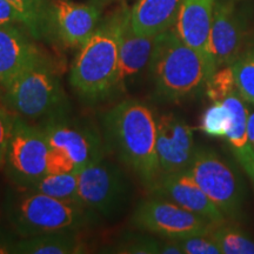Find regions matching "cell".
<instances>
[{
    "label": "cell",
    "mask_w": 254,
    "mask_h": 254,
    "mask_svg": "<svg viewBox=\"0 0 254 254\" xmlns=\"http://www.w3.org/2000/svg\"><path fill=\"white\" fill-rule=\"evenodd\" d=\"M106 145L148 190L161 177L157 154V119L147 105L127 99L104 116Z\"/></svg>",
    "instance_id": "obj_1"
},
{
    "label": "cell",
    "mask_w": 254,
    "mask_h": 254,
    "mask_svg": "<svg viewBox=\"0 0 254 254\" xmlns=\"http://www.w3.org/2000/svg\"><path fill=\"white\" fill-rule=\"evenodd\" d=\"M124 9H118L98 25L73 62L69 84L88 103L103 100L117 91L119 32Z\"/></svg>",
    "instance_id": "obj_2"
},
{
    "label": "cell",
    "mask_w": 254,
    "mask_h": 254,
    "mask_svg": "<svg viewBox=\"0 0 254 254\" xmlns=\"http://www.w3.org/2000/svg\"><path fill=\"white\" fill-rule=\"evenodd\" d=\"M148 69L155 92L171 101L196 94L211 77L206 59L184 43L173 28L158 36Z\"/></svg>",
    "instance_id": "obj_3"
},
{
    "label": "cell",
    "mask_w": 254,
    "mask_h": 254,
    "mask_svg": "<svg viewBox=\"0 0 254 254\" xmlns=\"http://www.w3.org/2000/svg\"><path fill=\"white\" fill-rule=\"evenodd\" d=\"M9 207V217L21 237L73 232L92 220V213L79 202L19 189Z\"/></svg>",
    "instance_id": "obj_4"
},
{
    "label": "cell",
    "mask_w": 254,
    "mask_h": 254,
    "mask_svg": "<svg viewBox=\"0 0 254 254\" xmlns=\"http://www.w3.org/2000/svg\"><path fill=\"white\" fill-rule=\"evenodd\" d=\"M5 91L8 106L21 118L51 119L63 114L65 93L45 57L19 73Z\"/></svg>",
    "instance_id": "obj_5"
},
{
    "label": "cell",
    "mask_w": 254,
    "mask_h": 254,
    "mask_svg": "<svg viewBox=\"0 0 254 254\" xmlns=\"http://www.w3.org/2000/svg\"><path fill=\"white\" fill-rule=\"evenodd\" d=\"M43 131L50 146L47 173L75 172L104 158L99 135L90 127L64 119L63 114L51 118Z\"/></svg>",
    "instance_id": "obj_6"
},
{
    "label": "cell",
    "mask_w": 254,
    "mask_h": 254,
    "mask_svg": "<svg viewBox=\"0 0 254 254\" xmlns=\"http://www.w3.org/2000/svg\"><path fill=\"white\" fill-rule=\"evenodd\" d=\"M186 170L226 219L237 220L243 215L245 204L243 180L217 152L196 147Z\"/></svg>",
    "instance_id": "obj_7"
},
{
    "label": "cell",
    "mask_w": 254,
    "mask_h": 254,
    "mask_svg": "<svg viewBox=\"0 0 254 254\" xmlns=\"http://www.w3.org/2000/svg\"><path fill=\"white\" fill-rule=\"evenodd\" d=\"M128 183L116 164L104 158L82 167L78 173V200L93 214L118 215L128 201Z\"/></svg>",
    "instance_id": "obj_8"
},
{
    "label": "cell",
    "mask_w": 254,
    "mask_h": 254,
    "mask_svg": "<svg viewBox=\"0 0 254 254\" xmlns=\"http://www.w3.org/2000/svg\"><path fill=\"white\" fill-rule=\"evenodd\" d=\"M132 224L164 239H183L207 234L215 222L170 200L153 195L139 202L132 215Z\"/></svg>",
    "instance_id": "obj_9"
},
{
    "label": "cell",
    "mask_w": 254,
    "mask_h": 254,
    "mask_svg": "<svg viewBox=\"0 0 254 254\" xmlns=\"http://www.w3.org/2000/svg\"><path fill=\"white\" fill-rule=\"evenodd\" d=\"M50 146L43 128L14 118L5 167L19 189H30L47 173Z\"/></svg>",
    "instance_id": "obj_10"
},
{
    "label": "cell",
    "mask_w": 254,
    "mask_h": 254,
    "mask_svg": "<svg viewBox=\"0 0 254 254\" xmlns=\"http://www.w3.org/2000/svg\"><path fill=\"white\" fill-rule=\"evenodd\" d=\"M247 28L232 0H217L208 40L212 74L244 55Z\"/></svg>",
    "instance_id": "obj_11"
},
{
    "label": "cell",
    "mask_w": 254,
    "mask_h": 254,
    "mask_svg": "<svg viewBox=\"0 0 254 254\" xmlns=\"http://www.w3.org/2000/svg\"><path fill=\"white\" fill-rule=\"evenodd\" d=\"M193 128L176 114L157 119V154L161 176L186 170L195 152Z\"/></svg>",
    "instance_id": "obj_12"
},
{
    "label": "cell",
    "mask_w": 254,
    "mask_h": 254,
    "mask_svg": "<svg viewBox=\"0 0 254 254\" xmlns=\"http://www.w3.org/2000/svg\"><path fill=\"white\" fill-rule=\"evenodd\" d=\"M100 11L95 5L79 4L72 0H52L49 25L58 39L68 47H80L99 25Z\"/></svg>",
    "instance_id": "obj_13"
},
{
    "label": "cell",
    "mask_w": 254,
    "mask_h": 254,
    "mask_svg": "<svg viewBox=\"0 0 254 254\" xmlns=\"http://www.w3.org/2000/svg\"><path fill=\"white\" fill-rule=\"evenodd\" d=\"M151 192L153 195L170 200L193 213L209 219L215 224L227 220L187 170L163 174Z\"/></svg>",
    "instance_id": "obj_14"
},
{
    "label": "cell",
    "mask_w": 254,
    "mask_h": 254,
    "mask_svg": "<svg viewBox=\"0 0 254 254\" xmlns=\"http://www.w3.org/2000/svg\"><path fill=\"white\" fill-rule=\"evenodd\" d=\"M157 39L158 36L136 34L129 23V9L125 7L119 32L117 93L125 91L128 82L150 67Z\"/></svg>",
    "instance_id": "obj_15"
},
{
    "label": "cell",
    "mask_w": 254,
    "mask_h": 254,
    "mask_svg": "<svg viewBox=\"0 0 254 254\" xmlns=\"http://www.w3.org/2000/svg\"><path fill=\"white\" fill-rule=\"evenodd\" d=\"M217 0H184L172 27L184 43L199 52L208 63V40Z\"/></svg>",
    "instance_id": "obj_16"
},
{
    "label": "cell",
    "mask_w": 254,
    "mask_h": 254,
    "mask_svg": "<svg viewBox=\"0 0 254 254\" xmlns=\"http://www.w3.org/2000/svg\"><path fill=\"white\" fill-rule=\"evenodd\" d=\"M43 57L19 25L0 26V86L7 87L19 73Z\"/></svg>",
    "instance_id": "obj_17"
},
{
    "label": "cell",
    "mask_w": 254,
    "mask_h": 254,
    "mask_svg": "<svg viewBox=\"0 0 254 254\" xmlns=\"http://www.w3.org/2000/svg\"><path fill=\"white\" fill-rule=\"evenodd\" d=\"M184 0H138L129 9L132 30L139 36H159L176 24Z\"/></svg>",
    "instance_id": "obj_18"
},
{
    "label": "cell",
    "mask_w": 254,
    "mask_h": 254,
    "mask_svg": "<svg viewBox=\"0 0 254 254\" xmlns=\"http://www.w3.org/2000/svg\"><path fill=\"white\" fill-rule=\"evenodd\" d=\"M224 103L232 113V125L225 139L254 185V147L247 133L249 111L238 92L228 95Z\"/></svg>",
    "instance_id": "obj_19"
},
{
    "label": "cell",
    "mask_w": 254,
    "mask_h": 254,
    "mask_svg": "<svg viewBox=\"0 0 254 254\" xmlns=\"http://www.w3.org/2000/svg\"><path fill=\"white\" fill-rule=\"evenodd\" d=\"M12 253L21 254H77L84 253V246L72 232L25 237L11 247Z\"/></svg>",
    "instance_id": "obj_20"
},
{
    "label": "cell",
    "mask_w": 254,
    "mask_h": 254,
    "mask_svg": "<svg viewBox=\"0 0 254 254\" xmlns=\"http://www.w3.org/2000/svg\"><path fill=\"white\" fill-rule=\"evenodd\" d=\"M208 236L221 254H254V239L243 228L227 220L214 224Z\"/></svg>",
    "instance_id": "obj_21"
},
{
    "label": "cell",
    "mask_w": 254,
    "mask_h": 254,
    "mask_svg": "<svg viewBox=\"0 0 254 254\" xmlns=\"http://www.w3.org/2000/svg\"><path fill=\"white\" fill-rule=\"evenodd\" d=\"M78 173H46L41 179L34 183L30 189L34 192L53 196V198L66 200V201L79 202L78 200Z\"/></svg>",
    "instance_id": "obj_22"
},
{
    "label": "cell",
    "mask_w": 254,
    "mask_h": 254,
    "mask_svg": "<svg viewBox=\"0 0 254 254\" xmlns=\"http://www.w3.org/2000/svg\"><path fill=\"white\" fill-rule=\"evenodd\" d=\"M24 18L25 30L31 37L40 38L47 31L50 2L47 0H8Z\"/></svg>",
    "instance_id": "obj_23"
},
{
    "label": "cell",
    "mask_w": 254,
    "mask_h": 254,
    "mask_svg": "<svg viewBox=\"0 0 254 254\" xmlns=\"http://www.w3.org/2000/svg\"><path fill=\"white\" fill-rule=\"evenodd\" d=\"M232 125V113L224 101H213L202 113L199 128L211 138H226Z\"/></svg>",
    "instance_id": "obj_24"
},
{
    "label": "cell",
    "mask_w": 254,
    "mask_h": 254,
    "mask_svg": "<svg viewBox=\"0 0 254 254\" xmlns=\"http://www.w3.org/2000/svg\"><path fill=\"white\" fill-rule=\"evenodd\" d=\"M231 66L236 79L237 92L244 101L254 105V55L252 51L244 53Z\"/></svg>",
    "instance_id": "obj_25"
},
{
    "label": "cell",
    "mask_w": 254,
    "mask_h": 254,
    "mask_svg": "<svg viewBox=\"0 0 254 254\" xmlns=\"http://www.w3.org/2000/svg\"><path fill=\"white\" fill-rule=\"evenodd\" d=\"M204 90L212 103L213 101H224L228 95L237 92L236 79H234L232 66H222L213 72V74L206 81Z\"/></svg>",
    "instance_id": "obj_26"
},
{
    "label": "cell",
    "mask_w": 254,
    "mask_h": 254,
    "mask_svg": "<svg viewBox=\"0 0 254 254\" xmlns=\"http://www.w3.org/2000/svg\"><path fill=\"white\" fill-rule=\"evenodd\" d=\"M184 254H221L217 244L208 234L178 239Z\"/></svg>",
    "instance_id": "obj_27"
},
{
    "label": "cell",
    "mask_w": 254,
    "mask_h": 254,
    "mask_svg": "<svg viewBox=\"0 0 254 254\" xmlns=\"http://www.w3.org/2000/svg\"><path fill=\"white\" fill-rule=\"evenodd\" d=\"M164 240L151 239V238H140L134 241L119 247L117 252L128 254H163Z\"/></svg>",
    "instance_id": "obj_28"
},
{
    "label": "cell",
    "mask_w": 254,
    "mask_h": 254,
    "mask_svg": "<svg viewBox=\"0 0 254 254\" xmlns=\"http://www.w3.org/2000/svg\"><path fill=\"white\" fill-rule=\"evenodd\" d=\"M14 117H11L7 111L0 106V167L5 164L12 129H13Z\"/></svg>",
    "instance_id": "obj_29"
},
{
    "label": "cell",
    "mask_w": 254,
    "mask_h": 254,
    "mask_svg": "<svg viewBox=\"0 0 254 254\" xmlns=\"http://www.w3.org/2000/svg\"><path fill=\"white\" fill-rule=\"evenodd\" d=\"M20 25L25 28L24 18L8 0H0V26Z\"/></svg>",
    "instance_id": "obj_30"
},
{
    "label": "cell",
    "mask_w": 254,
    "mask_h": 254,
    "mask_svg": "<svg viewBox=\"0 0 254 254\" xmlns=\"http://www.w3.org/2000/svg\"><path fill=\"white\" fill-rule=\"evenodd\" d=\"M247 133H249L251 144L254 147V112L252 114H249V119H247Z\"/></svg>",
    "instance_id": "obj_31"
},
{
    "label": "cell",
    "mask_w": 254,
    "mask_h": 254,
    "mask_svg": "<svg viewBox=\"0 0 254 254\" xmlns=\"http://www.w3.org/2000/svg\"><path fill=\"white\" fill-rule=\"evenodd\" d=\"M252 53H253V55H254V50H253V51H252Z\"/></svg>",
    "instance_id": "obj_32"
}]
</instances>
